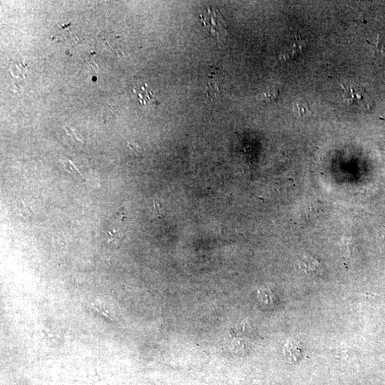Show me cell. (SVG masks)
Wrapping results in <instances>:
<instances>
[{
    "instance_id": "2",
    "label": "cell",
    "mask_w": 385,
    "mask_h": 385,
    "mask_svg": "<svg viewBox=\"0 0 385 385\" xmlns=\"http://www.w3.org/2000/svg\"><path fill=\"white\" fill-rule=\"evenodd\" d=\"M201 17L204 27L211 34L217 37L226 35V24L218 10L209 8L207 9V12L204 15H201Z\"/></svg>"
},
{
    "instance_id": "9",
    "label": "cell",
    "mask_w": 385,
    "mask_h": 385,
    "mask_svg": "<svg viewBox=\"0 0 385 385\" xmlns=\"http://www.w3.org/2000/svg\"><path fill=\"white\" fill-rule=\"evenodd\" d=\"M293 111L295 114H296L297 116H300V117H302V116H308L311 113L310 107H309L308 105L306 104V103L303 102V101H299V102H297L296 104L294 106Z\"/></svg>"
},
{
    "instance_id": "3",
    "label": "cell",
    "mask_w": 385,
    "mask_h": 385,
    "mask_svg": "<svg viewBox=\"0 0 385 385\" xmlns=\"http://www.w3.org/2000/svg\"><path fill=\"white\" fill-rule=\"evenodd\" d=\"M134 92L138 97L139 104L144 109H154L159 105L157 99L147 84L136 86Z\"/></svg>"
},
{
    "instance_id": "11",
    "label": "cell",
    "mask_w": 385,
    "mask_h": 385,
    "mask_svg": "<svg viewBox=\"0 0 385 385\" xmlns=\"http://www.w3.org/2000/svg\"><path fill=\"white\" fill-rule=\"evenodd\" d=\"M163 209L162 203L159 199H154V201H153V209H151L154 216H155L156 218H161V215H162Z\"/></svg>"
},
{
    "instance_id": "1",
    "label": "cell",
    "mask_w": 385,
    "mask_h": 385,
    "mask_svg": "<svg viewBox=\"0 0 385 385\" xmlns=\"http://www.w3.org/2000/svg\"><path fill=\"white\" fill-rule=\"evenodd\" d=\"M341 87L344 101L349 106L357 109H370L372 101L365 89L355 84H343Z\"/></svg>"
},
{
    "instance_id": "8",
    "label": "cell",
    "mask_w": 385,
    "mask_h": 385,
    "mask_svg": "<svg viewBox=\"0 0 385 385\" xmlns=\"http://www.w3.org/2000/svg\"><path fill=\"white\" fill-rule=\"evenodd\" d=\"M280 94H281V91L278 87H269L266 92L263 93L262 99L267 102H272L279 98Z\"/></svg>"
},
{
    "instance_id": "10",
    "label": "cell",
    "mask_w": 385,
    "mask_h": 385,
    "mask_svg": "<svg viewBox=\"0 0 385 385\" xmlns=\"http://www.w3.org/2000/svg\"><path fill=\"white\" fill-rule=\"evenodd\" d=\"M259 297L261 302L268 305L273 302L272 293L268 289H261L259 292Z\"/></svg>"
},
{
    "instance_id": "6",
    "label": "cell",
    "mask_w": 385,
    "mask_h": 385,
    "mask_svg": "<svg viewBox=\"0 0 385 385\" xmlns=\"http://www.w3.org/2000/svg\"><path fill=\"white\" fill-rule=\"evenodd\" d=\"M301 350L294 341H289L284 347V355L290 362H297L301 357Z\"/></svg>"
},
{
    "instance_id": "4",
    "label": "cell",
    "mask_w": 385,
    "mask_h": 385,
    "mask_svg": "<svg viewBox=\"0 0 385 385\" xmlns=\"http://www.w3.org/2000/svg\"><path fill=\"white\" fill-rule=\"evenodd\" d=\"M307 46V42L304 38L296 36L282 53L281 59L288 60L298 57L305 50Z\"/></svg>"
},
{
    "instance_id": "5",
    "label": "cell",
    "mask_w": 385,
    "mask_h": 385,
    "mask_svg": "<svg viewBox=\"0 0 385 385\" xmlns=\"http://www.w3.org/2000/svg\"><path fill=\"white\" fill-rule=\"evenodd\" d=\"M300 269L310 276H320L323 273V266L317 260L312 257L305 256L299 262Z\"/></svg>"
},
{
    "instance_id": "12",
    "label": "cell",
    "mask_w": 385,
    "mask_h": 385,
    "mask_svg": "<svg viewBox=\"0 0 385 385\" xmlns=\"http://www.w3.org/2000/svg\"><path fill=\"white\" fill-rule=\"evenodd\" d=\"M128 147L130 148L131 151H132L135 155L139 156L142 154V148L139 147V145H137L136 143H128Z\"/></svg>"
},
{
    "instance_id": "7",
    "label": "cell",
    "mask_w": 385,
    "mask_h": 385,
    "mask_svg": "<svg viewBox=\"0 0 385 385\" xmlns=\"http://www.w3.org/2000/svg\"><path fill=\"white\" fill-rule=\"evenodd\" d=\"M374 54L377 59H385V39L382 36H378L374 44H369Z\"/></svg>"
}]
</instances>
